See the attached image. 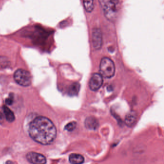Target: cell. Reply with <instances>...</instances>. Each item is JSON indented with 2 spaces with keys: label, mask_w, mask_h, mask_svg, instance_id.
Listing matches in <instances>:
<instances>
[{
  "label": "cell",
  "mask_w": 164,
  "mask_h": 164,
  "mask_svg": "<svg viewBox=\"0 0 164 164\" xmlns=\"http://www.w3.org/2000/svg\"><path fill=\"white\" fill-rule=\"evenodd\" d=\"M80 88V85L78 83H74L70 86L69 89V94L72 96L78 94Z\"/></svg>",
  "instance_id": "13"
},
{
  "label": "cell",
  "mask_w": 164,
  "mask_h": 164,
  "mask_svg": "<svg viewBox=\"0 0 164 164\" xmlns=\"http://www.w3.org/2000/svg\"><path fill=\"white\" fill-rule=\"evenodd\" d=\"M13 97H10L7 99L6 100V103L8 105H11L13 103Z\"/></svg>",
  "instance_id": "15"
},
{
  "label": "cell",
  "mask_w": 164,
  "mask_h": 164,
  "mask_svg": "<svg viewBox=\"0 0 164 164\" xmlns=\"http://www.w3.org/2000/svg\"><path fill=\"white\" fill-rule=\"evenodd\" d=\"M103 77L98 73L93 74L89 81V87L93 91L98 90L103 83Z\"/></svg>",
  "instance_id": "5"
},
{
  "label": "cell",
  "mask_w": 164,
  "mask_h": 164,
  "mask_svg": "<svg viewBox=\"0 0 164 164\" xmlns=\"http://www.w3.org/2000/svg\"><path fill=\"white\" fill-rule=\"evenodd\" d=\"M4 114H2L1 112H0V124L3 123L4 121Z\"/></svg>",
  "instance_id": "16"
},
{
  "label": "cell",
  "mask_w": 164,
  "mask_h": 164,
  "mask_svg": "<svg viewBox=\"0 0 164 164\" xmlns=\"http://www.w3.org/2000/svg\"><path fill=\"white\" fill-rule=\"evenodd\" d=\"M100 72L102 77L110 78L114 77L115 73L114 63L110 59L104 57L102 59L100 64Z\"/></svg>",
  "instance_id": "3"
},
{
  "label": "cell",
  "mask_w": 164,
  "mask_h": 164,
  "mask_svg": "<svg viewBox=\"0 0 164 164\" xmlns=\"http://www.w3.org/2000/svg\"><path fill=\"white\" fill-rule=\"evenodd\" d=\"M93 0H83L84 8L87 12L90 13L94 8Z\"/></svg>",
  "instance_id": "12"
},
{
  "label": "cell",
  "mask_w": 164,
  "mask_h": 164,
  "mask_svg": "<svg viewBox=\"0 0 164 164\" xmlns=\"http://www.w3.org/2000/svg\"><path fill=\"white\" fill-rule=\"evenodd\" d=\"M85 126L89 130H95L99 127V122L95 117H89L85 121Z\"/></svg>",
  "instance_id": "8"
},
{
  "label": "cell",
  "mask_w": 164,
  "mask_h": 164,
  "mask_svg": "<svg viewBox=\"0 0 164 164\" xmlns=\"http://www.w3.org/2000/svg\"><path fill=\"white\" fill-rule=\"evenodd\" d=\"M3 111L4 112V116L6 120L10 122H12L15 120V115L10 109H9L7 106H4Z\"/></svg>",
  "instance_id": "11"
},
{
  "label": "cell",
  "mask_w": 164,
  "mask_h": 164,
  "mask_svg": "<svg viewBox=\"0 0 164 164\" xmlns=\"http://www.w3.org/2000/svg\"><path fill=\"white\" fill-rule=\"evenodd\" d=\"M27 159L33 164H45L46 158L44 155L35 152H29L27 155Z\"/></svg>",
  "instance_id": "6"
},
{
  "label": "cell",
  "mask_w": 164,
  "mask_h": 164,
  "mask_svg": "<svg viewBox=\"0 0 164 164\" xmlns=\"http://www.w3.org/2000/svg\"><path fill=\"white\" fill-rule=\"evenodd\" d=\"M28 133L34 141L43 145L52 144L56 138V129L53 122L46 117H38L31 121Z\"/></svg>",
  "instance_id": "1"
},
{
  "label": "cell",
  "mask_w": 164,
  "mask_h": 164,
  "mask_svg": "<svg viewBox=\"0 0 164 164\" xmlns=\"http://www.w3.org/2000/svg\"><path fill=\"white\" fill-rule=\"evenodd\" d=\"M106 17L110 20L116 18L118 11V0H99Z\"/></svg>",
  "instance_id": "2"
},
{
  "label": "cell",
  "mask_w": 164,
  "mask_h": 164,
  "mask_svg": "<svg viewBox=\"0 0 164 164\" xmlns=\"http://www.w3.org/2000/svg\"><path fill=\"white\" fill-rule=\"evenodd\" d=\"M69 161L71 164H82L84 161V158L79 154H72L69 157Z\"/></svg>",
  "instance_id": "10"
},
{
  "label": "cell",
  "mask_w": 164,
  "mask_h": 164,
  "mask_svg": "<svg viewBox=\"0 0 164 164\" xmlns=\"http://www.w3.org/2000/svg\"><path fill=\"white\" fill-rule=\"evenodd\" d=\"M76 127V123L75 122H71L65 126V129L69 131H72Z\"/></svg>",
  "instance_id": "14"
},
{
  "label": "cell",
  "mask_w": 164,
  "mask_h": 164,
  "mask_svg": "<svg viewBox=\"0 0 164 164\" xmlns=\"http://www.w3.org/2000/svg\"><path fill=\"white\" fill-rule=\"evenodd\" d=\"M92 41L94 48L97 50L101 48L102 45V35L99 29L95 28L93 30Z\"/></svg>",
  "instance_id": "7"
},
{
  "label": "cell",
  "mask_w": 164,
  "mask_h": 164,
  "mask_svg": "<svg viewBox=\"0 0 164 164\" xmlns=\"http://www.w3.org/2000/svg\"><path fill=\"white\" fill-rule=\"evenodd\" d=\"M15 80L19 85L28 87L31 83V76L29 72L24 69L17 70L14 75Z\"/></svg>",
  "instance_id": "4"
},
{
  "label": "cell",
  "mask_w": 164,
  "mask_h": 164,
  "mask_svg": "<svg viewBox=\"0 0 164 164\" xmlns=\"http://www.w3.org/2000/svg\"><path fill=\"white\" fill-rule=\"evenodd\" d=\"M137 118V117L136 112L131 111L128 113L125 117V124L129 127H132L136 124Z\"/></svg>",
  "instance_id": "9"
}]
</instances>
